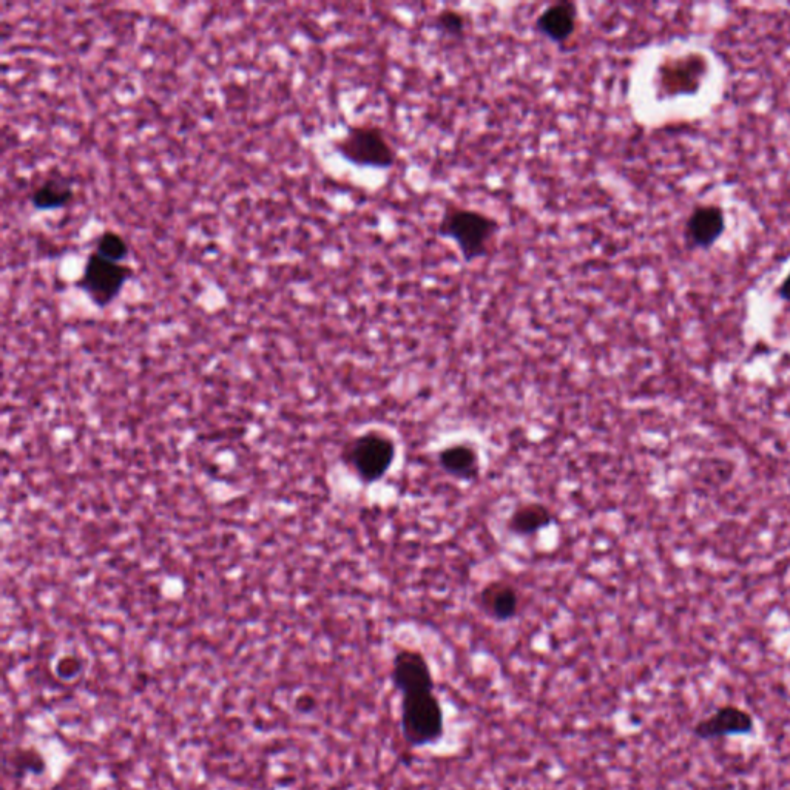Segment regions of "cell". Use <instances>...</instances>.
<instances>
[{
  "instance_id": "cell-10",
  "label": "cell",
  "mask_w": 790,
  "mask_h": 790,
  "mask_svg": "<svg viewBox=\"0 0 790 790\" xmlns=\"http://www.w3.org/2000/svg\"><path fill=\"white\" fill-rule=\"evenodd\" d=\"M726 215L720 206H698L686 223V238L690 246L709 250L726 232Z\"/></svg>"
},
{
  "instance_id": "cell-1",
  "label": "cell",
  "mask_w": 790,
  "mask_h": 790,
  "mask_svg": "<svg viewBox=\"0 0 790 790\" xmlns=\"http://www.w3.org/2000/svg\"><path fill=\"white\" fill-rule=\"evenodd\" d=\"M500 221L471 207L448 203L437 226V237L451 241L466 264L488 258L496 246Z\"/></svg>"
},
{
  "instance_id": "cell-14",
  "label": "cell",
  "mask_w": 790,
  "mask_h": 790,
  "mask_svg": "<svg viewBox=\"0 0 790 790\" xmlns=\"http://www.w3.org/2000/svg\"><path fill=\"white\" fill-rule=\"evenodd\" d=\"M73 200V187L61 175L47 176L31 193V204L36 210H58Z\"/></svg>"
},
{
  "instance_id": "cell-12",
  "label": "cell",
  "mask_w": 790,
  "mask_h": 790,
  "mask_svg": "<svg viewBox=\"0 0 790 790\" xmlns=\"http://www.w3.org/2000/svg\"><path fill=\"white\" fill-rule=\"evenodd\" d=\"M439 466L448 476L471 480L479 474V454L468 443H454L440 451Z\"/></svg>"
},
{
  "instance_id": "cell-2",
  "label": "cell",
  "mask_w": 790,
  "mask_h": 790,
  "mask_svg": "<svg viewBox=\"0 0 790 790\" xmlns=\"http://www.w3.org/2000/svg\"><path fill=\"white\" fill-rule=\"evenodd\" d=\"M334 150L360 169L391 170L399 163V152L388 133L371 122L349 125L345 135L334 142Z\"/></svg>"
},
{
  "instance_id": "cell-13",
  "label": "cell",
  "mask_w": 790,
  "mask_h": 790,
  "mask_svg": "<svg viewBox=\"0 0 790 790\" xmlns=\"http://www.w3.org/2000/svg\"><path fill=\"white\" fill-rule=\"evenodd\" d=\"M554 514L547 505L539 502L520 505L508 519V530L516 536L528 537L541 533L553 524Z\"/></svg>"
},
{
  "instance_id": "cell-4",
  "label": "cell",
  "mask_w": 790,
  "mask_h": 790,
  "mask_svg": "<svg viewBox=\"0 0 790 790\" xmlns=\"http://www.w3.org/2000/svg\"><path fill=\"white\" fill-rule=\"evenodd\" d=\"M397 456L394 439L380 431H368L352 439L343 451V460L363 483L382 480Z\"/></svg>"
},
{
  "instance_id": "cell-17",
  "label": "cell",
  "mask_w": 790,
  "mask_h": 790,
  "mask_svg": "<svg viewBox=\"0 0 790 790\" xmlns=\"http://www.w3.org/2000/svg\"><path fill=\"white\" fill-rule=\"evenodd\" d=\"M778 297L783 301L790 303V274L784 278L783 283L778 287Z\"/></svg>"
},
{
  "instance_id": "cell-7",
  "label": "cell",
  "mask_w": 790,
  "mask_h": 790,
  "mask_svg": "<svg viewBox=\"0 0 790 790\" xmlns=\"http://www.w3.org/2000/svg\"><path fill=\"white\" fill-rule=\"evenodd\" d=\"M581 28V10L570 0H559L547 5L534 21L539 36L558 47H567Z\"/></svg>"
},
{
  "instance_id": "cell-16",
  "label": "cell",
  "mask_w": 790,
  "mask_h": 790,
  "mask_svg": "<svg viewBox=\"0 0 790 790\" xmlns=\"http://www.w3.org/2000/svg\"><path fill=\"white\" fill-rule=\"evenodd\" d=\"M95 252H98L101 257L107 258V260L113 261V263H122V261L129 258L130 247L129 243L118 232L105 230L96 240Z\"/></svg>"
},
{
  "instance_id": "cell-6",
  "label": "cell",
  "mask_w": 790,
  "mask_h": 790,
  "mask_svg": "<svg viewBox=\"0 0 790 790\" xmlns=\"http://www.w3.org/2000/svg\"><path fill=\"white\" fill-rule=\"evenodd\" d=\"M707 61L698 55L666 59L656 70V90L659 98L693 95L706 78Z\"/></svg>"
},
{
  "instance_id": "cell-3",
  "label": "cell",
  "mask_w": 790,
  "mask_h": 790,
  "mask_svg": "<svg viewBox=\"0 0 790 790\" xmlns=\"http://www.w3.org/2000/svg\"><path fill=\"white\" fill-rule=\"evenodd\" d=\"M400 732L405 743L414 749L440 743L445 735V712L434 690L402 695Z\"/></svg>"
},
{
  "instance_id": "cell-9",
  "label": "cell",
  "mask_w": 790,
  "mask_h": 790,
  "mask_svg": "<svg viewBox=\"0 0 790 790\" xmlns=\"http://www.w3.org/2000/svg\"><path fill=\"white\" fill-rule=\"evenodd\" d=\"M753 730H755V720L752 713L736 706L721 707L692 727L693 736L703 741L750 735Z\"/></svg>"
},
{
  "instance_id": "cell-8",
  "label": "cell",
  "mask_w": 790,
  "mask_h": 790,
  "mask_svg": "<svg viewBox=\"0 0 790 790\" xmlns=\"http://www.w3.org/2000/svg\"><path fill=\"white\" fill-rule=\"evenodd\" d=\"M392 686L400 695L436 689L433 670L419 650L402 649L395 653L391 669Z\"/></svg>"
},
{
  "instance_id": "cell-11",
  "label": "cell",
  "mask_w": 790,
  "mask_h": 790,
  "mask_svg": "<svg viewBox=\"0 0 790 790\" xmlns=\"http://www.w3.org/2000/svg\"><path fill=\"white\" fill-rule=\"evenodd\" d=\"M479 605L493 621H511L519 613V591L507 581L490 582L480 593Z\"/></svg>"
},
{
  "instance_id": "cell-15",
  "label": "cell",
  "mask_w": 790,
  "mask_h": 790,
  "mask_svg": "<svg viewBox=\"0 0 790 790\" xmlns=\"http://www.w3.org/2000/svg\"><path fill=\"white\" fill-rule=\"evenodd\" d=\"M433 27L443 38L463 39L470 28V19L465 11L443 8L434 16Z\"/></svg>"
},
{
  "instance_id": "cell-5",
  "label": "cell",
  "mask_w": 790,
  "mask_h": 790,
  "mask_svg": "<svg viewBox=\"0 0 790 790\" xmlns=\"http://www.w3.org/2000/svg\"><path fill=\"white\" fill-rule=\"evenodd\" d=\"M133 277V269L124 263H113L92 252L85 261L78 287L98 308H107L116 300L125 283Z\"/></svg>"
}]
</instances>
